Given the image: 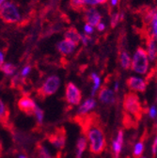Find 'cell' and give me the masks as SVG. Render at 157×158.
Instances as JSON below:
<instances>
[{"label": "cell", "instance_id": "obj_1", "mask_svg": "<svg viewBox=\"0 0 157 158\" xmlns=\"http://www.w3.org/2000/svg\"><path fill=\"white\" fill-rule=\"evenodd\" d=\"M89 141V150L94 154H100L105 147V135L103 129L98 125H89L87 131Z\"/></svg>", "mask_w": 157, "mask_h": 158}, {"label": "cell", "instance_id": "obj_2", "mask_svg": "<svg viewBox=\"0 0 157 158\" xmlns=\"http://www.w3.org/2000/svg\"><path fill=\"white\" fill-rule=\"evenodd\" d=\"M149 68V56L145 49L138 47L132 59V70L139 74H145Z\"/></svg>", "mask_w": 157, "mask_h": 158}, {"label": "cell", "instance_id": "obj_3", "mask_svg": "<svg viewBox=\"0 0 157 158\" xmlns=\"http://www.w3.org/2000/svg\"><path fill=\"white\" fill-rule=\"evenodd\" d=\"M123 107L128 113L138 117L141 111V105L138 96L133 92L127 93L123 100Z\"/></svg>", "mask_w": 157, "mask_h": 158}, {"label": "cell", "instance_id": "obj_4", "mask_svg": "<svg viewBox=\"0 0 157 158\" xmlns=\"http://www.w3.org/2000/svg\"><path fill=\"white\" fill-rule=\"evenodd\" d=\"M0 14H1V19L5 23H15L20 20V14L17 8L9 2L1 5Z\"/></svg>", "mask_w": 157, "mask_h": 158}, {"label": "cell", "instance_id": "obj_5", "mask_svg": "<svg viewBox=\"0 0 157 158\" xmlns=\"http://www.w3.org/2000/svg\"><path fill=\"white\" fill-rule=\"evenodd\" d=\"M60 86V79L56 75H51L44 81L43 85L40 89V93L43 96H50L56 92Z\"/></svg>", "mask_w": 157, "mask_h": 158}, {"label": "cell", "instance_id": "obj_6", "mask_svg": "<svg viewBox=\"0 0 157 158\" xmlns=\"http://www.w3.org/2000/svg\"><path fill=\"white\" fill-rule=\"evenodd\" d=\"M65 99L67 103L72 106H78L80 105L82 100V93L80 89H78L72 82H70L66 86V91H65Z\"/></svg>", "mask_w": 157, "mask_h": 158}, {"label": "cell", "instance_id": "obj_7", "mask_svg": "<svg viewBox=\"0 0 157 158\" xmlns=\"http://www.w3.org/2000/svg\"><path fill=\"white\" fill-rule=\"evenodd\" d=\"M127 85L133 91L144 92L147 88V83L144 79L136 76H131L127 79Z\"/></svg>", "mask_w": 157, "mask_h": 158}, {"label": "cell", "instance_id": "obj_8", "mask_svg": "<svg viewBox=\"0 0 157 158\" xmlns=\"http://www.w3.org/2000/svg\"><path fill=\"white\" fill-rule=\"evenodd\" d=\"M37 106V104L32 100L31 98L25 96L22 97L20 100L18 101V107L21 111H23L26 114H32L34 113V110Z\"/></svg>", "mask_w": 157, "mask_h": 158}, {"label": "cell", "instance_id": "obj_9", "mask_svg": "<svg viewBox=\"0 0 157 158\" xmlns=\"http://www.w3.org/2000/svg\"><path fill=\"white\" fill-rule=\"evenodd\" d=\"M123 142H124L123 131L120 130L117 134L116 138H114V139L112 140V152H113L115 158H119V156L122 151Z\"/></svg>", "mask_w": 157, "mask_h": 158}, {"label": "cell", "instance_id": "obj_10", "mask_svg": "<svg viewBox=\"0 0 157 158\" xmlns=\"http://www.w3.org/2000/svg\"><path fill=\"white\" fill-rule=\"evenodd\" d=\"M48 140L56 149L61 150L65 146L66 137H65L64 133H60V131H57L56 133L48 135Z\"/></svg>", "mask_w": 157, "mask_h": 158}, {"label": "cell", "instance_id": "obj_11", "mask_svg": "<svg viewBox=\"0 0 157 158\" xmlns=\"http://www.w3.org/2000/svg\"><path fill=\"white\" fill-rule=\"evenodd\" d=\"M101 14L96 10L94 8H90L87 10L86 15H85V20L88 25L91 27H97L101 22Z\"/></svg>", "mask_w": 157, "mask_h": 158}, {"label": "cell", "instance_id": "obj_12", "mask_svg": "<svg viewBox=\"0 0 157 158\" xmlns=\"http://www.w3.org/2000/svg\"><path fill=\"white\" fill-rule=\"evenodd\" d=\"M100 102L105 104V105H111L115 102V93L114 90L108 89V88H102L99 95H98Z\"/></svg>", "mask_w": 157, "mask_h": 158}, {"label": "cell", "instance_id": "obj_13", "mask_svg": "<svg viewBox=\"0 0 157 158\" xmlns=\"http://www.w3.org/2000/svg\"><path fill=\"white\" fill-rule=\"evenodd\" d=\"M96 106H97V103H96L95 99L89 98L81 104V106H79L78 110H77V113H78V115H80V116L87 115L89 112L93 110L96 107Z\"/></svg>", "mask_w": 157, "mask_h": 158}, {"label": "cell", "instance_id": "obj_14", "mask_svg": "<svg viewBox=\"0 0 157 158\" xmlns=\"http://www.w3.org/2000/svg\"><path fill=\"white\" fill-rule=\"evenodd\" d=\"M77 44H75L73 42L69 41V40H64V41H61L57 44V50L60 51L61 54L63 55H69L71 53H72V51L75 49Z\"/></svg>", "mask_w": 157, "mask_h": 158}, {"label": "cell", "instance_id": "obj_15", "mask_svg": "<svg viewBox=\"0 0 157 158\" xmlns=\"http://www.w3.org/2000/svg\"><path fill=\"white\" fill-rule=\"evenodd\" d=\"M147 53L151 61H154L157 57V46L155 44V40L151 37H149L147 40Z\"/></svg>", "mask_w": 157, "mask_h": 158}, {"label": "cell", "instance_id": "obj_16", "mask_svg": "<svg viewBox=\"0 0 157 158\" xmlns=\"http://www.w3.org/2000/svg\"><path fill=\"white\" fill-rule=\"evenodd\" d=\"M88 147V138L84 135H81L76 142V158H82L83 153L85 152Z\"/></svg>", "mask_w": 157, "mask_h": 158}, {"label": "cell", "instance_id": "obj_17", "mask_svg": "<svg viewBox=\"0 0 157 158\" xmlns=\"http://www.w3.org/2000/svg\"><path fill=\"white\" fill-rule=\"evenodd\" d=\"M65 38H66V40L73 42L75 44H78V43L81 41V35L77 32V30L74 27H71L66 30Z\"/></svg>", "mask_w": 157, "mask_h": 158}, {"label": "cell", "instance_id": "obj_18", "mask_svg": "<svg viewBox=\"0 0 157 158\" xmlns=\"http://www.w3.org/2000/svg\"><path fill=\"white\" fill-rule=\"evenodd\" d=\"M90 78H91V80L93 81V86H92V89H91V97H93L96 94V91L100 88L101 78L99 77V75H98L97 73H91Z\"/></svg>", "mask_w": 157, "mask_h": 158}, {"label": "cell", "instance_id": "obj_19", "mask_svg": "<svg viewBox=\"0 0 157 158\" xmlns=\"http://www.w3.org/2000/svg\"><path fill=\"white\" fill-rule=\"evenodd\" d=\"M120 59H121V64H122L123 69L127 70L130 67H132V59H131V57L127 52H122L121 54Z\"/></svg>", "mask_w": 157, "mask_h": 158}, {"label": "cell", "instance_id": "obj_20", "mask_svg": "<svg viewBox=\"0 0 157 158\" xmlns=\"http://www.w3.org/2000/svg\"><path fill=\"white\" fill-rule=\"evenodd\" d=\"M144 152V143L142 141H138L136 142L134 146L133 149V155L135 158H139L140 156H142V153Z\"/></svg>", "mask_w": 157, "mask_h": 158}, {"label": "cell", "instance_id": "obj_21", "mask_svg": "<svg viewBox=\"0 0 157 158\" xmlns=\"http://www.w3.org/2000/svg\"><path fill=\"white\" fill-rule=\"evenodd\" d=\"M38 157L39 158H53L49 150L43 145H40L38 147Z\"/></svg>", "mask_w": 157, "mask_h": 158}, {"label": "cell", "instance_id": "obj_22", "mask_svg": "<svg viewBox=\"0 0 157 158\" xmlns=\"http://www.w3.org/2000/svg\"><path fill=\"white\" fill-rule=\"evenodd\" d=\"M33 114H34V116L36 118L37 123L39 124H43V118H44V112H43V110L40 106H37L36 108H35V110H34V113Z\"/></svg>", "mask_w": 157, "mask_h": 158}, {"label": "cell", "instance_id": "obj_23", "mask_svg": "<svg viewBox=\"0 0 157 158\" xmlns=\"http://www.w3.org/2000/svg\"><path fill=\"white\" fill-rule=\"evenodd\" d=\"M16 68L13 64L11 63H6L1 66V71L6 74V75H12L15 72Z\"/></svg>", "mask_w": 157, "mask_h": 158}, {"label": "cell", "instance_id": "obj_24", "mask_svg": "<svg viewBox=\"0 0 157 158\" xmlns=\"http://www.w3.org/2000/svg\"><path fill=\"white\" fill-rule=\"evenodd\" d=\"M70 4L72 9H74L78 11H80L81 10H84V8L86 6L84 0H71Z\"/></svg>", "mask_w": 157, "mask_h": 158}, {"label": "cell", "instance_id": "obj_25", "mask_svg": "<svg viewBox=\"0 0 157 158\" xmlns=\"http://www.w3.org/2000/svg\"><path fill=\"white\" fill-rule=\"evenodd\" d=\"M151 24V28H152L153 39L157 41V12H155V14L153 15Z\"/></svg>", "mask_w": 157, "mask_h": 158}, {"label": "cell", "instance_id": "obj_26", "mask_svg": "<svg viewBox=\"0 0 157 158\" xmlns=\"http://www.w3.org/2000/svg\"><path fill=\"white\" fill-rule=\"evenodd\" d=\"M120 21V14L119 13H114L112 16H111V27H115L118 23Z\"/></svg>", "mask_w": 157, "mask_h": 158}, {"label": "cell", "instance_id": "obj_27", "mask_svg": "<svg viewBox=\"0 0 157 158\" xmlns=\"http://www.w3.org/2000/svg\"><path fill=\"white\" fill-rule=\"evenodd\" d=\"M148 114H149V116H150L151 118H155L157 117V107L155 106H151L149 108Z\"/></svg>", "mask_w": 157, "mask_h": 158}, {"label": "cell", "instance_id": "obj_28", "mask_svg": "<svg viewBox=\"0 0 157 158\" xmlns=\"http://www.w3.org/2000/svg\"><path fill=\"white\" fill-rule=\"evenodd\" d=\"M7 113H8L7 107H6V106L4 105L3 101H1V102H0V115H1V120H2V122L4 121V116H5Z\"/></svg>", "mask_w": 157, "mask_h": 158}, {"label": "cell", "instance_id": "obj_29", "mask_svg": "<svg viewBox=\"0 0 157 158\" xmlns=\"http://www.w3.org/2000/svg\"><path fill=\"white\" fill-rule=\"evenodd\" d=\"M151 152L153 155H155L157 153V135L155 136L154 140L152 142V146H151Z\"/></svg>", "mask_w": 157, "mask_h": 158}, {"label": "cell", "instance_id": "obj_30", "mask_svg": "<svg viewBox=\"0 0 157 158\" xmlns=\"http://www.w3.org/2000/svg\"><path fill=\"white\" fill-rule=\"evenodd\" d=\"M30 71H31V68H30V66H28V65H27L23 70H22V72H21V74H22V76H27V75H28V73H30Z\"/></svg>", "mask_w": 157, "mask_h": 158}, {"label": "cell", "instance_id": "obj_31", "mask_svg": "<svg viewBox=\"0 0 157 158\" xmlns=\"http://www.w3.org/2000/svg\"><path fill=\"white\" fill-rule=\"evenodd\" d=\"M84 2L86 5H90V6H95L98 4L97 0H84Z\"/></svg>", "mask_w": 157, "mask_h": 158}, {"label": "cell", "instance_id": "obj_32", "mask_svg": "<svg viewBox=\"0 0 157 158\" xmlns=\"http://www.w3.org/2000/svg\"><path fill=\"white\" fill-rule=\"evenodd\" d=\"M81 41L84 44V45H87L88 42L89 41V37L87 36V35H81Z\"/></svg>", "mask_w": 157, "mask_h": 158}, {"label": "cell", "instance_id": "obj_33", "mask_svg": "<svg viewBox=\"0 0 157 158\" xmlns=\"http://www.w3.org/2000/svg\"><path fill=\"white\" fill-rule=\"evenodd\" d=\"M85 32L87 33V34H91L92 32H93V28H92V27L91 26H89V25H86L85 26Z\"/></svg>", "mask_w": 157, "mask_h": 158}, {"label": "cell", "instance_id": "obj_34", "mask_svg": "<svg viewBox=\"0 0 157 158\" xmlns=\"http://www.w3.org/2000/svg\"><path fill=\"white\" fill-rule=\"evenodd\" d=\"M105 25H104V23H100L99 25H98L97 26V28H98V30H99V31H103L104 29H105Z\"/></svg>", "mask_w": 157, "mask_h": 158}, {"label": "cell", "instance_id": "obj_35", "mask_svg": "<svg viewBox=\"0 0 157 158\" xmlns=\"http://www.w3.org/2000/svg\"><path fill=\"white\" fill-rule=\"evenodd\" d=\"M4 63V55H3V52L0 53V64H1V66L3 65Z\"/></svg>", "mask_w": 157, "mask_h": 158}, {"label": "cell", "instance_id": "obj_36", "mask_svg": "<svg viewBox=\"0 0 157 158\" xmlns=\"http://www.w3.org/2000/svg\"><path fill=\"white\" fill-rule=\"evenodd\" d=\"M119 87H120L119 82H115V85H114V91H118V90H119Z\"/></svg>", "mask_w": 157, "mask_h": 158}, {"label": "cell", "instance_id": "obj_37", "mask_svg": "<svg viewBox=\"0 0 157 158\" xmlns=\"http://www.w3.org/2000/svg\"><path fill=\"white\" fill-rule=\"evenodd\" d=\"M97 1H98V4H104L107 1V0H97Z\"/></svg>", "mask_w": 157, "mask_h": 158}, {"label": "cell", "instance_id": "obj_38", "mask_svg": "<svg viewBox=\"0 0 157 158\" xmlns=\"http://www.w3.org/2000/svg\"><path fill=\"white\" fill-rule=\"evenodd\" d=\"M18 158H28V157L27 155H25V154H19Z\"/></svg>", "mask_w": 157, "mask_h": 158}, {"label": "cell", "instance_id": "obj_39", "mask_svg": "<svg viewBox=\"0 0 157 158\" xmlns=\"http://www.w3.org/2000/svg\"><path fill=\"white\" fill-rule=\"evenodd\" d=\"M117 2H118V0H111L112 5H116V4H117Z\"/></svg>", "mask_w": 157, "mask_h": 158}, {"label": "cell", "instance_id": "obj_40", "mask_svg": "<svg viewBox=\"0 0 157 158\" xmlns=\"http://www.w3.org/2000/svg\"><path fill=\"white\" fill-rule=\"evenodd\" d=\"M4 2H5V0H0V4H1V5H3Z\"/></svg>", "mask_w": 157, "mask_h": 158}, {"label": "cell", "instance_id": "obj_41", "mask_svg": "<svg viewBox=\"0 0 157 158\" xmlns=\"http://www.w3.org/2000/svg\"><path fill=\"white\" fill-rule=\"evenodd\" d=\"M139 158H147V157H145V156H140Z\"/></svg>", "mask_w": 157, "mask_h": 158}]
</instances>
